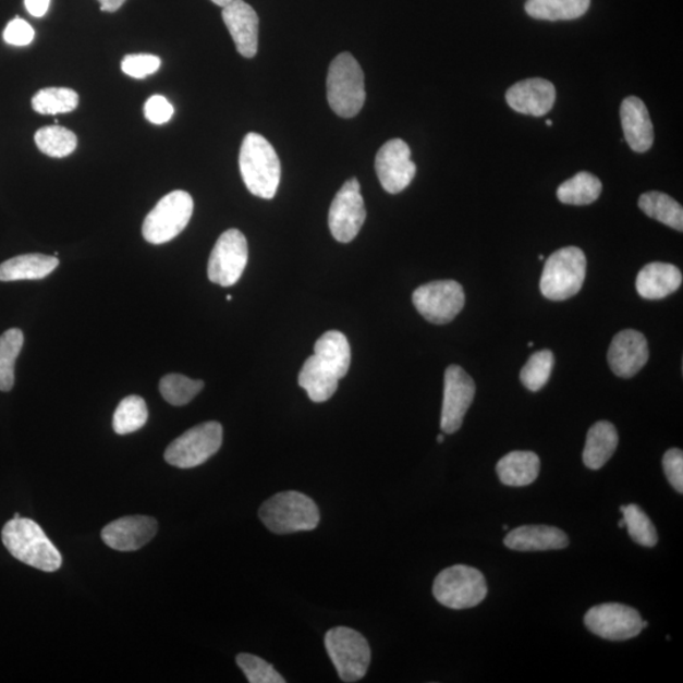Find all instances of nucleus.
Masks as SVG:
<instances>
[{"instance_id":"obj_30","label":"nucleus","mask_w":683,"mask_h":683,"mask_svg":"<svg viewBox=\"0 0 683 683\" xmlns=\"http://www.w3.org/2000/svg\"><path fill=\"white\" fill-rule=\"evenodd\" d=\"M602 184L599 178L581 171L557 190V198L569 206H588L599 199Z\"/></svg>"},{"instance_id":"obj_12","label":"nucleus","mask_w":683,"mask_h":683,"mask_svg":"<svg viewBox=\"0 0 683 683\" xmlns=\"http://www.w3.org/2000/svg\"><path fill=\"white\" fill-rule=\"evenodd\" d=\"M366 221V208L358 180H347L337 193L329 209V230L333 237L342 243H349L356 235Z\"/></svg>"},{"instance_id":"obj_29","label":"nucleus","mask_w":683,"mask_h":683,"mask_svg":"<svg viewBox=\"0 0 683 683\" xmlns=\"http://www.w3.org/2000/svg\"><path fill=\"white\" fill-rule=\"evenodd\" d=\"M639 208L656 221L669 225L674 231H683V209L679 202L661 192H649L641 195Z\"/></svg>"},{"instance_id":"obj_51","label":"nucleus","mask_w":683,"mask_h":683,"mask_svg":"<svg viewBox=\"0 0 683 683\" xmlns=\"http://www.w3.org/2000/svg\"><path fill=\"white\" fill-rule=\"evenodd\" d=\"M508 525H502V529L508 530Z\"/></svg>"},{"instance_id":"obj_13","label":"nucleus","mask_w":683,"mask_h":683,"mask_svg":"<svg viewBox=\"0 0 683 683\" xmlns=\"http://www.w3.org/2000/svg\"><path fill=\"white\" fill-rule=\"evenodd\" d=\"M639 612L623 603H601L588 610L585 625L598 637L608 641H627L637 637L643 631Z\"/></svg>"},{"instance_id":"obj_7","label":"nucleus","mask_w":683,"mask_h":683,"mask_svg":"<svg viewBox=\"0 0 683 683\" xmlns=\"http://www.w3.org/2000/svg\"><path fill=\"white\" fill-rule=\"evenodd\" d=\"M325 645L343 682H357L366 676L371 648L363 634L347 626H337L327 632Z\"/></svg>"},{"instance_id":"obj_46","label":"nucleus","mask_w":683,"mask_h":683,"mask_svg":"<svg viewBox=\"0 0 683 683\" xmlns=\"http://www.w3.org/2000/svg\"><path fill=\"white\" fill-rule=\"evenodd\" d=\"M437 441H438V443H443L444 442V436L443 435H439L437 437Z\"/></svg>"},{"instance_id":"obj_50","label":"nucleus","mask_w":683,"mask_h":683,"mask_svg":"<svg viewBox=\"0 0 683 683\" xmlns=\"http://www.w3.org/2000/svg\"><path fill=\"white\" fill-rule=\"evenodd\" d=\"M19 517H21V515H20V514H15V515H14V520H19Z\"/></svg>"},{"instance_id":"obj_47","label":"nucleus","mask_w":683,"mask_h":683,"mask_svg":"<svg viewBox=\"0 0 683 683\" xmlns=\"http://www.w3.org/2000/svg\"><path fill=\"white\" fill-rule=\"evenodd\" d=\"M619 528H625V521L624 520L619 522Z\"/></svg>"},{"instance_id":"obj_40","label":"nucleus","mask_w":683,"mask_h":683,"mask_svg":"<svg viewBox=\"0 0 683 683\" xmlns=\"http://www.w3.org/2000/svg\"><path fill=\"white\" fill-rule=\"evenodd\" d=\"M663 469L667 480L674 490L683 492V453L679 449L667 451L663 455Z\"/></svg>"},{"instance_id":"obj_48","label":"nucleus","mask_w":683,"mask_h":683,"mask_svg":"<svg viewBox=\"0 0 683 683\" xmlns=\"http://www.w3.org/2000/svg\"><path fill=\"white\" fill-rule=\"evenodd\" d=\"M546 123H547V125H552L553 124V122L551 120H548Z\"/></svg>"},{"instance_id":"obj_19","label":"nucleus","mask_w":683,"mask_h":683,"mask_svg":"<svg viewBox=\"0 0 683 683\" xmlns=\"http://www.w3.org/2000/svg\"><path fill=\"white\" fill-rule=\"evenodd\" d=\"M224 25L230 31L235 49L243 58L253 59L258 50V15L253 7L243 0H233L223 8Z\"/></svg>"},{"instance_id":"obj_45","label":"nucleus","mask_w":683,"mask_h":683,"mask_svg":"<svg viewBox=\"0 0 683 683\" xmlns=\"http://www.w3.org/2000/svg\"><path fill=\"white\" fill-rule=\"evenodd\" d=\"M211 2H214L218 7L224 8L228 4H231L233 2V0H211Z\"/></svg>"},{"instance_id":"obj_2","label":"nucleus","mask_w":683,"mask_h":683,"mask_svg":"<svg viewBox=\"0 0 683 683\" xmlns=\"http://www.w3.org/2000/svg\"><path fill=\"white\" fill-rule=\"evenodd\" d=\"M3 545L15 560L45 572L61 568L62 557L39 525L27 517H19L4 525Z\"/></svg>"},{"instance_id":"obj_4","label":"nucleus","mask_w":683,"mask_h":683,"mask_svg":"<svg viewBox=\"0 0 683 683\" xmlns=\"http://www.w3.org/2000/svg\"><path fill=\"white\" fill-rule=\"evenodd\" d=\"M327 98L332 111L342 118L359 113L366 100L365 76L351 53L339 54L328 70Z\"/></svg>"},{"instance_id":"obj_49","label":"nucleus","mask_w":683,"mask_h":683,"mask_svg":"<svg viewBox=\"0 0 683 683\" xmlns=\"http://www.w3.org/2000/svg\"><path fill=\"white\" fill-rule=\"evenodd\" d=\"M227 301H232V296L231 295H227Z\"/></svg>"},{"instance_id":"obj_6","label":"nucleus","mask_w":683,"mask_h":683,"mask_svg":"<svg viewBox=\"0 0 683 683\" xmlns=\"http://www.w3.org/2000/svg\"><path fill=\"white\" fill-rule=\"evenodd\" d=\"M434 595L436 600L446 608L469 609L485 600L488 595V584L483 572L465 564H455L443 570L436 577Z\"/></svg>"},{"instance_id":"obj_8","label":"nucleus","mask_w":683,"mask_h":683,"mask_svg":"<svg viewBox=\"0 0 683 683\" xmlns=\"http://www.w3.org/2000/svg\"><path fill=\"white\" fill-rule=\"evenodd\" d=\"M194 202L184 191L171 192L156 204L143 225L144 239L153 245H162L182 233L190 224Z\"/></svg>"},{"instance_id":"obj_39","label":"nucleus","mask_w":683,"mask_h":683,"mask_svg":"<svg viewBox=\"0 0 683 683\" xmlns=\"http://www.w3.org/2000/svg\"><path fill=\"white\" fill-rule=\"evenodd\" d=\"M161 66L160 58L150 53L127 54L122 60V72L133 78H145L159 72Z\"/></svg>"},{"instance_id":"obj_31","label":"nucleus","mask_w":683,"mask_h":683,"mask_svg":"<svg viewBox=\"0 0 683 683\" xmlns=\"http://www.w3.org/2000/svg\"><path fill=\"white\" fill-rule=\"evenodd\" d=\"M35 143L42 154L62 159L76 150L77 137L74 132L60 125H46L35 135Z\"/></svg>"},{"instance_id":"obj_3","label":"nucleus","mask_w":683,"mask_h":683,"mask_svg":"<svg viewBox=\"0 0 683 683\" xmlns=\"http://www.w3.org/2000/svg\"><path fill=\"white\" fill-rule=\"evenodd\" d=\"M258 516L265 527L275 534L313 530L320 521L316 502L297 491L273 495L264 502Z\"/></svg>"},{"instance_id":"obj_16","label":"nucleus","mask_w":683,"mask_h":683,"mask_svg":"<svg viewBox=\"0 0 683 683\" xmlns=\"http://www.w3.org/2000/svg\"><path fill=\"white\" fill-rule=\"evenodd\" d=\"M649 358L645 334L634 329L619 332L610 344L608 363L619 378L631 379L646 366Z\"/></svg>"},{"instance_id":"obj_34","label":"nucleus","mask_w":683,"mask_h":683,"mask_svg":"<svg viewBox=\"0 0 683 683\" xmlns=\"http://www.w3.org/2000/svg\"><path fill=\"white\" fill-rule=\"evenodd\" d=\"M77 106V93L69 88H46L36 93L33 98L34 111L44 115L70 113Z\"/></svg>"},{"instance_id":"obj_43","label":"nucleus","mask_w":683,"mask_h":683,"mask_svg":"<svg viewBox=\"0 0 683 683\" xmlns=\"http://www.w3.org/2000/svg\"><path fill=\"white\" fill-rule=\"evenodd\" d=\"M26 10L34 17H42L49 11L50 0H25Z\"/></svg>"},{"instance_id":"obj_36","label":"nucleus","mask_w":683,"mask_h":683,"mask_svg":"<svg viewBox=\"0 0 683 683\" xmlns=\"http://www.w3.org/2000/svg\"><path fill=\"white\" fill-rule=\"evenodd\" d=\"M620 512L623 513L625 528L635 544L649 548L658 544L655 524L651 523L649 516L638 505L620 507Z\"/></svg>"},{"instance_id":"obj_26","label":"nucleus","mask_w":683,"mask_h":683,"mask_svg":"<svg viewBox=\"0 0 683 683\" xmlns=\"http://www.w3.org/2000/svg\"><path fill=\"white\" fill-rule=\"evenodd\" d=\"M57 257L41 254L21 255L0 265V281L41 280L59 266Z\"/></svg>"},{"instance_id":"obj_10","label":"nucleus","mask_w":683,"mask_h":683,"mask_svg":"<svg viewBox=\"0 0 683 683\" xmlns=\"http://www.w3.org/2000/svg\"><path fill=\"white\" fill-rule=\"evenodd\" d=\"M465 302V292L454 280L431 281L413 293L415 308L434 325L450 324L459 316Z\"/></svg>"},{"instance_id":"obj_41","label":"nucleus","mask_w":683,"mask_h":683,"mask_svg":"<svg viewBox=\"0 0 683 683\" xmlns=\"http://www.w3.org/2000/svg\"><path fill=\"white\" fill-rule=\"evenodd\" d=\"M145 115L146 120L153 124H164L174 115V107L167 98L153 96L146 101Z\"/></svg>"},{"instance_id":"obj_1","label":"nucleus","mask_w":683,"mask_h":683,"mask_svg":"<svg viewBox=\"0 0 683 683\" xmlns=\"http://www.w3.org/2000/svg\"><path fill=\"white\" fill-rule=\"evenodd\" d=\"M240 171L251 194L263 199L277 195L281 179V163L272 145L258 133L243 138L240 151Z\"/></svg>"},{"instance_id":"obj_20","label":"nucleus","mask_w":683,"mask_h":683,"mask_svg":"<svg viewBox=\"0 0 683 683\" xmlns=\"http://www.w3.org/2000/svg\"><path fill=\"white\" fill-rule=\"evenodd\" d=\"M620 120L626 144L633 151L643 154L655 143V130L648 109L638 97H626L620 107Z\"/></svg>"},{"instance_id":"obj_18","label":"nucleus","mask_w":683,"mask_h":683,"mask_svg":"<svg viewBox=\"0 0 683 683\" xmlns=\"http://www.w3.org/2000/svg\"><path fill=\"white\" fill-rule=\"evenodd\" d=\"M507 103L513 111L533 117H544L556 103V88L546 78L532 77L510 86Z\"/></svg>"},{"instance_id":"obj_42","label":"nucleus","mask_w":683,"mask_h":683,"mask_svg":"<svg viewBox=\"0 0 683 683\" xmlns=\"http://www.w3.org/2000/svg\"><path fill=\"white\" fill-rule=\"evenodd\" d=\"M3 37L4 41L12 46H27L34 41L35 29L28 22L15 19L8 23Z\"/></svg>"},{"instance_id":"obj_21","label":"nucleus","mask_w":683,"mask_h":683,"mask_svg":"<svg viewBox=\"0 0 683 683\" xmlns=\"http://www.w3.org/2000/svg\"><path fill=\"white\" fill-rule=\"evenodd\" d=\"M504 545L513 551H556L570 545L568 534L549 525H523L508 534Z\"/></svg>"},{"instance_id":"obj_14","label":"nucleus","mask_w":683,"mask_h":683,"mask_svg":"<svg viewBox=\"0 0 683 683\" xmlns=\"http://www.w3.org/2000/svg\"><path fill=\"white\" fill-rule=\"evenodd\" d=\"M476 385L473 378L458 365H452L444 373V395L441 429L446 435H453L462 427L463 419L473 404Z\"/></svg>"},{"instance_id":"obj_33","label":"nucleus","mask_w":683,"mask_h":683,"mask_svg":"<svg viewBox=\"0 0 683 683\" xmlns=\"http://www.w3.org/2000/svg\"><path fill=\"white\" fill-rule=\"evenodd\" d=\"M25 343L21 329H8L0 336V390L10 391L14 385V365Z\"/></svg>"},{"instance_id":"obj_15","label":"nucleus","mask_w":683,"mask_h":683,"mask_svg":"<svg viewBox=\"0 0 683 683\" xmlns=\"http://www.w3.org/2000/svg\"><path fill=\"white\" fill-rule=\"evenodd\" d=\"M412 151L405 141L395 138L385 144L376 155L375 169L383 190L399 194L411 185L417 167L411 159Z\"/></svg>"},{"instance_id":"obj_17","label":"nucleus","mask_w":683,"mask_h":683,"mask_svg":"<svg viewBox=\"0 0 683 683\" xmlns=\"http://www.w3.org/2000/svg\"><path fill=\"white\" fill-rule=\"evenodd\" d=\"M157 528V522L151 516H123L101 530V539L115 551L132 552L153 540Z\"/></svg>"},{"instance_id":"obj_27","label":"nucleus","mask_w":683,"mask_h":683,"mask_svg":"<svg viewBox=\"0 0 683 683\" xmlns=\"http://www.w3.org/2000/svg\"><path fill=\"white\" fill-rule=\"evenodd\" d=\"M314 355L327 365L340 380L347 375L351 366V347L343 333L329 331L314 345Z\"/></svg>"},{"instance_id":"obj_32","label":"nucleus","mask_w":683,"mask_h":683,"mask_svg":"<svg viewBox=\"0 0 683 683\" xmlns=\"http://www.w3.org/2000/svg\"><path fill=\"white\" fill-rule=\"evenodd\" d=\"M148 410L145 400L137 395L124 398L113 415V429L117 435H131L145 427Z\"/></svg>"},{"instance_id":"obj_35","label":"nucleus","mask_w":683,"mask_h":683,"mask_svg":"<svg viewBox=\"0 0 683 683\" xmlns=\"http://www.w3.org/2000/svg\"><path fill=\"white\" fill-rule=\"evenodd\" d=\"M204 388L202 380H192L184 375L170 374L160 381V392L167 402L174 406L190 404Z\"/></svg>"},{"instance_id":"obj_9","label":"nucleus","mask_w":683,"mask_h":683,"mask_svg":"<svg viewBox=\"0 0 683 683\" xmlns=\"http://www.w3.org/2000/svg\"><path fill=\"white\" fill-rule=\"evenodd\" d=\"M223 428L218 422L202 423L185 431L164 451V461L178 468H194L221 450Z\"/></svg>"},{"instance_id":"obj_37","label":"nucleus","mask_w":683,"mask_h":683,"mask_svg":"<svg viewBox=\"0 0 683 683\" xmlns=\"http://www.w3.org/2000/svg\"><path fill=\"white\" fill-rule=\"evenodd\" d=\"M553 366L552 351L544 350L533 353L528 363L522 368L521 380L524 387L533 392L544 389L552 374Z\"/></svg>"},{"instance_id":"obj_28","label":"nucleus","mask_w":683,"mask_h":683,"mask_svg":"<svg viewBox=\"0 0 683 683\" xmlns=\"http://www.w3.org/2000/svg\"><path fill=\"white\" fill-rule=\"evenodd\" d=\"M591 0H527L525 12L534 20L572 21L583 17Z\"/></svg>"},{"instance_id":"obj_5","label":"nucleus","mask_w":683,"mask_h":683,"mask_svg":"<svg viewBox=\"0 0 683 683\" xmlns=\"http://www.w3.org/2000/svg\"><path fill=\"white\" fill-rule=\"evenodd\" d=\"M586 256L578 247H564L547 258L540 278V292L552 302L568 301L583 289Z\"/></svg>"},{"instance_id":"obj_52","label":"nucleus","mask_w":683,"mask_h":683,"mask_svg":"<svg viewBox=\"0 0 683 683\" xmlns=\"http://www.w3.org/2000/svg\"><path fill=\"white\" fill-rule=\"evenodd\" d=\"M528 347H533V342H529V343H528Z\"/></svg>"},{"instance_id":"obj_25","label":"nucleus","mask_w":683,"mask_h":683,"mask_svg":"<svg viewBox=\"0 0 683 683\" xmlns=\"http://www.w3.org/2000/svg\"><path fill=\"white\" fill-rule=\"evenodd\" d=\"M618 444V431L610 422L595 423L586 437L583 454L585 466L590 469H600L615 453Z\"/></svg>"},{"instance_id":"obj_22","label":"nucleus","mask_w":683,"mask_h":683,"mask_svg":"<svg viewBox=\"0 0 683 683\" xmlns=\"http://www.w3.org/2000/svg\"><path fill=\"white\" fill-rule=\"evenodd\" d=\"M681 285L682 272L679 267L664 263H651L643 267L635 281L638 294L647 301L664 300L676 293Z\"/></svg>"},{"instance_id":"obj_38","label":"nucleus","mask_w":683,"mask_h":683,"mask_svg":"<svg viewBox=\"0 0 683 683\" xmlns=\"http://www.w3.org/2000/svg\"><path fill=\"white\" fill-rule=\"evenodd\" d=\"M237 664L249 683H285V679L273 669L265 659L249 655L241 654L235 658Z\"/></svg>"},{"instance_id":"obj_23","label":"nucleus","mask_w":683,"mask_h":683,"mask_svg":"<svg viewBox=\"0 0 683 683\" xmlns=\"http://www.w3.org/2000/svg\"><path fill=\"white\" fill-rule=\"evenodd\" d=\"M539 471V458L530 451L510 452L497 465L501 484L513 486V488H523L533 484L537 480Z\"/></svg>"},{"instance_id":"obj_44","label":"nucleus","mask_w":683,"mask_h":683,"mask_svg":"<svg viewBox=\"0 0 683 683\" xmlns=\"http://www.w3.org/2000/svg\"><path fill=\"white\" fill-rule=\"evenodd\" d=\"M125 0H99L100 11L113 13L120 10Z\"/></svg>"},{"instance_id":"obj_24","label":"nucleus","mask_w":683,"mask_h":683,"mask_svg":"<svg viewBox=\"0 0 683 683\" xmlns=\"http://www.w3.org/2000/svg\"><path fill=\"white\" fill-rule=\"evenodd\" d=\"M340 379L327 365L313 355L305 361L301 374L300 385L314 403H325L339 389Z\"/></svg>"},{"instance_id":"obj_11","label":"nucleus","mask_w":683,"mask_h":683,"mask_svg":"<svg viewBox=\"0 0 683 683\" xmlns=\"http://www.w3.org/2000/svg\"><path fill=\"white\" fill-rule=\"evenodd\" d=\"M248 263L245 234L228 230L218 239L208 263V278L215 284L228 288L237 282Z\"/></svg>"}]
</instances>
